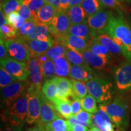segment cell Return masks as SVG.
<instances>
[{
	"mask_svg": "<svg viewBox=\"0 0 131 131\" xmlns=\"http://www.w3.org/2000/svg\"><path fill=\"white\" fill-rule=\"evenodd\" d=\"M104 33L111 36L119 46L126 58L131 59V27L123 16L112 14Z\"/></svg>",
	"mask_w": 131,
	"mask_h": 131,
	"instance_id": "cell-1",
	"label": "cell"
},
{
	"mask_svg": "<svg viewBox=\"0 0 131 131\" xmlns=\"http://www.w3.org/2000/svg\"><path fill=\"white\" fill-rule=\"evenodd\" d=\"M99 108L107 113L119 130L126 131L129 126V111L123 98L117 96L112 102L100 104Z\"/></svg>",
	"mask_w": 131,
	"mask_h": 131,
	"instance_id": "cell-2",
	"label": "cell"
},
{
	"mask_svg": "<svg viewBox=\"0 0 131 131\" xmlns=\"http://www.w3.org/2000/svg\"><path fill=\"white\" fill-rule=\"evenodd\" d=\"M88 92L95 98L98 103H106L112 99L114 89L112 84L107 80L95 77L86 81Z\"/></svg>",
	"mask_w": 131,
	"mask_h": 131,
	"instance_id": "cell-3",
	"label": "cell"
},
{
	"mask_svg": "<svg viewBox=\"0 0 131 131\" xmlns=\"http://www.w3.org/2000/svg\"><path fill=\"white\" fill-rule=\"evenodd\" d=\"M28 112V96L27 90L24 92L20 97L13 103L12 106L7 109L6 118L11 124L23 123L26 119Z\"/></svg>",
	"mask_w": 131,
	"mask_h": 131,
	"instance_id": "cell-4",
	"label": "cell"
},
{
	"mask_svg": "<svg viewBox=\"0 0 131 131\" xmlns=\"http://www.w3.org/2000/svg\"><path fill=\"white\" fill-rule=\"evenodd\" d=\"M4 40L9 57L18 61L28 63L31 58L30 53L24 40L17 37Z\"/></svg>",
	"mask_w": 131,
	"mask_h": 131,
	"instance_id": "cell-5",
	"label": "cell"
},
{
	"mask_svg": "<svg viewBox=\"0 0 131 131\" xmlns=\"http://www.w3.org/2000/svg\"><path fill=\"white\" fill-rule=\"evenodd\" d=\"M41 90L31 84L27 89L28 96V112L26 121L27 123L32 124L37 122L40 116V94Z\"/></svg>",
	"mask_w": 131,
	"mask_h": 131,
	"instance_id": "cell-6",
	"label": "cell"
},
{
	"mask_svg": "<svg viewBox=\"0 0 131 131\" xmlns=\"http://www.w3.org/2000/svg\"><path fill=\"white\" fill-rule=\"evenodd\" d=\"M1 66L20 81H26L30 75L28 63L8 57L1 60Z\"/></svg>",
	"mask_w": 131,
	"mask_h": 131,
	"instance_id": "cell-7",
	"label": "cell"
},
{
	"mask_svg": "<svg viewBox=\"0 0 131 131\" xmlns=\"http://www.w3.org/2000/svg\"><path fill=\"white\" fill-rule=\"evenodd\" d=\"M46 25L54 37H63L69 34V30L72 24L66 11L58 10L56 15Z\"/></svg>",
	"mask_w": 131,
	"mask_h": 131,
	"instance_id": "cell-8",
	"label": "cell"
},
{
	"mask_svg": "<svg viewBox=\"0 0 131 131\" xmlns=\"http://www.w3.org/2000/svg\"><path fill=\"white\" fill-rule=\"evenodd\" d=\"M117 88L120 91L131 90V59H127L115 71Z\"/></svg>",
	"mask_w": 131,
	"mask_h": 131,
	"instance_id": "cell-9",
	"label": "cell"
},
{
	"mask_svg": "<svg viewBox=\"0 0 131 131\" xmlns=\"http://www.w3.org/2000/svg\"><path fill=\"white\" fill-rule=\"evenodd\" d=\"M40 116L37 123H40L44 126L45 124L60 118L61 115L57 110L55 104L49 101L42 92L40 94Z\"/></svg>",
	"mask_w": 131,
	"mask_h": 131,
	"instance_id": "cell-10",
	"label": "cell"
},
{
	"mask_svg": "<svg viewBox=\"0 0 131 131\" xmlns=\"http://www.w3.org/2000/svg\"><path fill=\"white\" fill-rule=\"evenodd\" d=\"M24 81H18L11 83L1 90L3 101L7 106H10L14 101L22 95L26 90Z\"/></svg>",
	"mask_w": 131,
	"mask_h": 131,
	"instance_id": "cell-11",
	"label": "cell"
},
{
	"mask_svg": "<svg viewBox=\"0 0 131 131\" xmlns=\"http://www.w3.org/2000/svg\"><path fill=\"white\" fill-rule=\"evenodd\" d=\"M112 14L110 11L103 9L94 15L88 17L87 23L92 30L97 33H104Z\"/></svg>",
	"mask_w": 131,
	"mask_h": 131,
	"instance_id": "cell-12",
	"label": "cell"
},
{
	"mask_svg": "<svg viewBox=\"0 0 131 131\" xmlns=\"http://www.w3.org/2000/svg\"><path fill=\"white\" fill-rule=\"evenodd\" d=\"M30 51L31 58H36L45 53L47 50L53 45L55 37L46 40H29L24 41Z\"/></svg>",
	"mask_w": 131,
	"mask_h": 131,
	"instance_id": "cell-13",
	"label": "cell"
},
{
	"mask_svg": "<svg viewBox=\"0 0 131 131\" xmlns=\"http://www.w3.org/2000/svg\"><path fill=\"white\" fill-rule=\"evenodd\" d=\"M92 124L101 131H115L114 123L105 111L99 109L92 116Z\"/></svg>",
	"mask_w": 131,
	"mask_h": 131,
	"instance_id": "cell-14",
	"label": "cell"
},
{
	"mask_svg": "<svg viewBox=\"0 0 131 131\" xmlns=\"http://www.w3.org/2000/svg\"><path fill=\"white\" fill-rule=\"evenodd\" d=\"M27 63L32 82V84L36 87L37 89L41 91L42 80L44 78L42 64L40 63L38 58H30Z\"/></svg>",
	"mask_w": 131,
	"mask_h": 131,
	"instance_id": "cell-15",
	"label": "cell"
},
{
	"mask_svg": "<svg viewBox=\"0 0 131 131\" xmlns=\"http://www.w3.org/2000/svg\"><path fill=\"white\" fill-rule=\"evenodd\" d=\"M69 76L75 80L86 82L96 75L94 72L89 66H84L81 65H75L70 64V72Z\"/></svg>",
	"mask_w": 131,
	"mask_h": 131,
	"instance_id": "cell-16",
	"label": "cell"
},
{
	"mask_svg": "<svg viewBox=\"0 0 131 131\" xmlns=\"http://www.w3.org/2000/svg\"><path fill=\"white\" fill-rule=\"evenodd\" d=\"M56 80L58 92L57 96L63 100H69L73 96V85L72 80L64 77H55Z\"/></svg>",
	"mask_w": 131,
	"mask_h": 131,
	"instance_id": "cell-17",
	"label": "cell"
},
{
	"mask_svg": "<svg viewBox=\"0 0 131 131\" xmlns=\"http://www.w3.org/2000/svg\"><path fill=\"white\" fill-rule=\"evenodd\" d=\"M59 38L68 48L76 50L80 53L88 48L89 41L81 37L68 34L65 37Z\"/></svg>",
	"mask_w": 131,
	"mask_h": 131,
	"instance_id": "cell-18",
	"label": "cell"
},
{
	"mask_svg": "<svg viewBox=\"0 0 131 131\" xmlns=\"http://www.w3.org/2000/svg\"><path fill=\"white\" fill-rule=\"evenodd\" d=\"M84 60L89 66L97 70L104 69L107 64L109 58L96 55L88 49L81 52Z\"/></svg>",
	"mask_w": 131,
	"mask_h": 131,
	"instance_id": "cell-19",
	"label": "cell"
},
{
	"mask_svg": "<svg viewBox=\"0 0 131 131\" xmlns=\"http://www.w3.org/2000/svg\"><path fill=\"white\" fill-rule=\"evenodd\" d=\"M96 34L97 32L92 30L87 22L81 24H72L69 30V34L81 37L88 41L91 40Z\"/></svg>",
	"mask_w": 131,
	"mask_h": 131,
	"instance_id": "cell-20",
	"label": "cell"
},
{
	"mask_svg": "<svg viewBox=\"0 0 131 131\" xmlns=\"http://www.w3.org/2000/svg\"><path fill=\"white\" fill-rule=\"evenodd\" d=\"M52 37H54V36L50 32L48 26L44 23L38 22L36 23L34 30L31 34L20 39L24 41L34 40V39L46 40Z\"/></svg>",
	"mask_w": 131,
	"mask_h": 131,
	"instance_id": "cell-21",
	"label": "cell"
},
{
	"mask_svg": "<svg viewBox=\"0 0 131 131\" xmlns=\"http://www.w3.org/2000/svg\"><path fill=\"white\" fill-rule=\"evenodd\" d=\"M94 40L101 43L105 46L109 52L113 54L122 53V50L119 45H118L112 38L106 33H97L93 37Z\"/></svg>",
	"mask_w": 131,
	"mask_h": 131,
	"instance_id": "cell-22",
	"label": "cell"
},
{
	"mask_svg": "<svg viewBox=\"0 0 131 131\" xmlns=\"http://www.w3.org/2000/svg\"><path fill=\"white\" fill-rule=\"evenodd\" d=\"M58 11V9L55 6L48 3H45V4L36 14L37 23L40 22L47 24L56 15Z\"/></svg>",
	"mask_w": 131,
	"mask_h": 131,
	"instance_id": "cell-23",
	"label": "cell"
},
{
	"mask_svg": "<svg viewBox=\"0 0 131 131\" xmlns=\"http://www.w3.org/2000/svg\"><path fill=\"white\" fill-rule=\"evenodd\" d=\"M66 12L72 24H81L87 22L88 16L81 5L70 6Z\"/></svg>",
	"mask_w": 131,
	"mask_h": 131,
	"instance_id": "cell-24",
	"label": "cell"
},
{
	"mask_svg": "<svg viewBox=\"0 0 131 131\" xmlns=\"http://www.w3.org/2000/svg\"><path fill=\"white\" fill-rule=\"evenodd\" d=\"M68 47L66 46L64 44L59 37H55V41L53 45L49 48L46 54L49 58L52 60L65 56Z\"/></svg>",
	"mask_w": 131,
	"mask_h": 131,
	"instance_id": "cell-25",
	"label": "cell"
},
{
	"mask_svg": "<svg viewBox=\"0 0 131 131\" xmlns=\"http://www.w3.org/2000/svg\"><path fill=\"white\" fill-rule=\"evenodd\" d=\"M41 90L42 94L49 101L53 103L56 101L58 88L55 77L46 80L44 84H42Z\"/></svg>",
	"mask_w": 131,
	"mask_h": 131,
	"instance_id": "cell-26",
	"label": "cell"
},
{
	"mask_svg": "<svg viewBox=\"0 0 131 131\" xmlns=\"http://www.w3.org/2000/svg\"><path fill=\"white\" fill-rule=\"evenodd\" d=\"M55 66V74L58 77H66L69 75L70 63L65 56L53 60Z\"/></svg>",
	"mask_w": 131,
	"mask_h": 131,
	"instance_id": "cell-27",
	"label": "cell"
},
{
	"mask_svg": "<svg viewBox=\"0 0 131 131\" xmlns=\"http://www.w3.org/2000/svg\"><path fill=\"white\" fill-rule=\"evenodd\" d=\"M81 6L88 17L94 15L106 7L100 0H83Z\"/></svg>",
	"mask_w": 131,
	"mask_h": 131,
	"instance_id": "cell-28",
	"label": "cell"
},
{
	"mask_svg": "<svg viewBox=\"0 0 131 131\" xmlns=\"http://www.w3.org/2000/svg\"><path fill=\"white\" fill-rule=\"evenodd\" d=\"M71 101L70 100H63L57 98L54 103L57 110L61 117L64 118H69L73 115L71 108Z\"/></svg>",
	"mask_w": 131,
	"mask_h": 131,
	"instance_id": "cell-29",
	"label": "cell"
},
{
	"mask_svg": "<svg viewBox=\"0 0 131 131\" xmlns=\"http://www.w3.org/2000/svg\"><path fill=\"white\" fill-rule=\"evenodd\" d=\"M45 131H71L67 121L58 118L44 126Z\"/></svg>",
	"mask_w": 131,
	"mask_h": 131,
	"instance_id": "cell-30",
	"label": "cell"
},
{
	"mask_svg": "<svg viewBox=\"0 0 131 131\" xmlns=\"http://www.w3.org/2000/svg\"><path fill=\"white\" fill-rule=\"evenodd\" d=\"M73 85V96L72 99H81L87 95L88 92L86 84L84 81L72 79L71 80Z\"/></svg>",
	"mask_w": 131,
	"mask_h": 131,
	"instance_id": "cell-31",
	"label": "cell"
},
{
	"mask_svg": "<svg viewBox=\"0 0 131 131\" xmlns=\"http://www.w3.org/2000/svg\"><path fill=\"white\" fill-rule=\"evenodd\" d=\"M65 57L70 64L75 65H81L84 66H89L84 60L80 52L68 48L65 53Z\"/></svg>",
	"mask_w": 131,
	"mask_h": 131,
	"instance_id": "cell-32",
	"label": "cell"
},
{
	"mask_svg": "<svg viewBox=\"0 0 131 131\" xmlns=\"http://www.w3.org/2000/svg\"><path fill=\"white\" fill-rule=\"evenodd\" d=\"M88 49L96 55L101 57H107L109 58H110L111 57V53L107 48L103 45H101V43L94 40V39H92L91 40L89 41Z\"/></svg>",
	"mask_w": 131,
	"mask_h": 131,
	"instance_id": "cell-33",
	"label": "cell"
},
{
	"mask_svg": "<svg viewBox=\"0 0 131 131\" xmlns=\"http://www.w3.org/2000/svg\"><path fill=\"white\" fill-rule=\"evenodd\" d=\"M23 3V0H3V2L1 1V8L7 15L14 11L18 12Z\"/></svg>",
	"mask_w": 131,
	"mask_h": 131,
	"instance_id": "cell-34",
	"label": "cell"
},
{
	"mask_svg": "<svg viewBox=\"0 0 131 131\" xmlns=\"http://www.w3.org/2000/svg\"><path fill=\"white\" fill-rule=\"evenodd\" d=\"M81 103L82 109L87 112L91 114H95L97 111L96 100L91 94L88 95L85 97L81 98Z\"/></svg>",
	"mask_w": 131,
	"mask_h": 131,
	"instance_id": "cell-35",
	"label": "cell"
},
{
	"mask_svg": "<svg viewBox=\"0 0 131 131\" xmlns=\"http://www.w3.org/2000/svg\"><path fill=\"white\" fill-rule=\"evenodd\" d=\"M35 24L36 22L34 19H29L26 21L18 29H17L16 37L22 38L29 35L34 30Z\"/></svg>",
	"mask_w": 131,
	"mask_h": 131,
	"instance_id": "cell-36",
	"label": "cell"
},
{
	"mask_svg": "<svg viewBox=\"0 0 131 131\" xmlns=\"http://www.w3.org/2000/svg\"><path fill=\"white\" fill-rule=\"evenodd\" d=\"M6 16L8 23L14 26L16 30L18 29L26 21V19L19 15L18 11H14Z\"/></svg>",
	"mask_w": 131,
	"mask_h": 131,
	"instance_id": "cell-37",
	"label": "cell"
},
{
	"mask_svg": "<svg viewBox=\"0 0 131 131\" xmlns=\"http://www.w3.org/2000/svg\"><path fill=\"white\" fill-rule=\"evenodd\" d=\"M0 32L1 38H3V40H7L16 38L17 30L14 26L7 23L3 26H0Z\"/></svg>",
	"mask_w": 131,
	"mask_h": 131,
	"instance_id": "cell-38",
	"label": "cell"
},
{
	"mask_svg": "<svg viewBox=\"0 0 131 131\" xmlns=\"http://www.w3.org/2000/svg\"><path fill=\"white\" fill-rule=\"evenodd\" d=\"M23 1L24 4L27 5L32 11L33 18L36 23H37L36 14L45 4V1L44 0H23Z\"/></svg>",
	"mask_w": 131,
	"mask_h": 131,
	"instance_id": "cell-39",
	"label": "cell"
},
{
	"mask_svg": "<svg viewBox=\"0 0 131 131\" xmlns=\"http://www.w3.org/2000/svg\"><path fill=\"white\" fill-rule=\"evenodd\" d=\"M75 115L79 123L88 127H91V128L93 127L92 124V119L93 116L92 114L81 109L78 114Z\"/></svg>",
	"mask_w": 131,
	"mask_h": 131,
	"instance_id": "cell-40",
	"label": "cell"
},
{
	"mask_svg": "<svg viewBox=\"0 0 131 131\" xmlns=\"http://www.w3.org/2000/svg\"><path fill=\"white\" fill-rule=\"evenodd\" d=\"M18 81L17 78L15 77L5 70V69L1 66L0 69V86L1 89L5 88L11 83Z\"/></svg>",
	"mask_w": 131,
	"mask_h": 131,
	"instance_id": "cell-41",
	"label": "cell"
},
{
	"mask_svg": "<svg viewBox=\"0 0 131 131\" xmlns=\"http://www.w3.org/2000/svg\"><path fill=\"white\" fill-rule=\"evenodd\" d=\"M42 72H43L44 79L45 80L55 77H54V75L55 74V66L53 60L48 58L42 64Z\"/></svg>",
	"mask_w": 131,
	"mask_h": 131,
	"instance_id": "cell-42",
	"label": "cell"
},
{
	"mask_svg": "<svg viewBox=\"0 0 131 131\" xmlns=\"http://www.w3.org/2000/svg\"><path fill=\"white\" fill-rule=\"evenodd\" d=\"M19 15L26 21L29 19H34L32 11L30 10L27 5L23 3L18 11Z\"/></svg>",
	"mask_w": 131,
	"mask_h": 131,
	"instance_id": "cell-43",
	"label": "cell"
},
{
	"mask_svg": "<svg viewBox=\"0 0 131 131\" xmlns=\"http://www.w3.org/2000/svg\"><path fill=\"white\" fill-rule=\"evenodd\" d=\"M105 7L117 10L123 9L118 0H100Z\"/></svg>",
	"mask_w": 131,
	"mask_h": 131,
	"instance_id": "cell-44",
	"label": "cell"
},
{
	"mask_svg": "<svg viewBox=\"0 0 131 131\" xmlns=\"http://www.w3.org/2000/svg\"><path fill=\"white\" fill-rule=\"evenodd\" d=\"M72 112L73 115H76L81 110V99H75L71 101Z\"/></svg>",
	"mask_w": 131,
	"mask_h": 131,
	"instance_id": "cell-45",
	"label": "cell"
},
{
	"mask_svg": "<svg viewBox=\"0 0 131 131\" xmlns=\"http://www.w3.org/2000/svg\"><path fill=\"white\" fill-rule=\"evenodd\" d=\"M8 57H9V55L8 54L6 47L5 46L4 40L3 38H1V41H0V60H4Z\"/></svg>",
	"mask_w": 131,
	"mask_h": 131,
	"instance_id": "cell-46",
	"label": "cell"
},
{
	"mask_svg": "<svg viewBox=\"0 0 131 131\" xmlns=\"http://www.w3.org/2000/svg\"><path fill=\"white\" fill-rule=\"evenodd\" d=\"M23 124H12L10 127H6L1 131H23Z\"/></svg>",
	"mask_w": 131,
	"mask_h": 131,
	"instance_id": "cell-47",
	"label": "cell"
},
{
	"mask_svg": "<svg viewBox=\"0 0 131 131\" xmlns=\"http://www.w3.org/2000/svg\"><path fill=\"white\" fill-rule=\"evenodd\" d=\"M69 7V0H60V4L59 6L58 10L66 11Z\"/></svg>",
	"mask_w": 131,
	"mask_h": 131,
	"instance_id": "cell-48",
	"label": "cell"
},
{
	"mask_svg": "<svg viewBox=\"0 0 131 131\" xmlns=\"http://www.w3.org/2000/svg\"><path fill=\"white\" fill-rule=\"evenodd\" d=\"M88 127L80 123L75 124L71 127V131H88Z\"/></svg>",
	"mask_w": 131,
	"mask_h": 131,
	"instance_id": "cell-49",
	"label": "cell"
},
{
	"mask_svg": "<svg viewBox=\"0 0 131 131\" xmlns=\"http://www.w3.org/2000/svg\"><path fill=\"white\" fill-rule=\"evenodd\" d=\"M8 23L6 19V16L3 12V9L1 8V10H0V26H3L4 24Z\"/></svg>",
	"mask_w": 131,
	"mask_h": 131,
	"instance_id": "cell-50",
	"label": "cell"
},
{
	"mask_svg": "<svg viewBox=\"0 0 131 131\" xmlns=\"http://www.w3.org/2000/svg\"><path fill=\"white\" fill-rule=\"evenodd\" d=\"M67 122H68L69 126L70 128H71L72 126H73L75 124L79 123V122H78V120L77 119L76 117H75V115H73L71 117L69 118H68V120H67Z\"/></svg>",
	"mask_w": 131,
	"mask_h": 131,
	"instance_id": "cell-51",
	"label": "cell"
},
{
	"mask_svg": "<svg viewBox=\"0 0 131 131\" xmlns=\"http://www.w3.org/2000/svg\"><path fill=\"white\" fill-rule=\"evenodd\" d=\"M27 131H45V130L42 124L40 123H37V124L35 126L28 129Z\"/></svg>",
	"mask_w": 131,
	"mask_h": 131,
	"instance_id": "cell-52",
	"label": "cell"
},
{
	"mask_svg": "<svg viewBox=\"0 0 131 131\" xmlns=\"http://www.w3.org/2000/svg\"><path fill=\"white\" fill-rule=\"evenodd\" d=\"M44 1H45L46 3L51 4L58 9L60 4V0H44Z\"/></svg>",
	"mask_w": 131,
	"mask_h": 131,
	"instance_id": "cell-53",
	"label": "cell"
},
{
	"mask_svg": "<svg viewBox=\"0 0 131 131\" xmlns=\"http://www.w3.org/2000/svg\"><path fill=\"white\" fill-rule=\"evenodd\" d=\"M83 0H69V6H78V5H81V3L83 2Z\"/></svg>",
	"mask_w": 131,
	"mask_h": 131,
	"instance_id": "cell-54",
	"label": "cell"
},
{
	"mask_svg": "<svg viewBox=\"0 0 131 131\" xmlns=\"http://www.w3.org/2000/svg\"><path fill=\"white\" fill-rule=\"evenodd\" d=\"M88 131H101V130H100V129L96 128V127H92L90 130H88Z\"/></svg>",
	"mask_w": 131,
	"mask_h": 131,
	"instance_id": "cell-55",
	"label": "cell"
},
{
	"mask_svg": "<svg viewBox=\"0 0 131 131\" xmlns=\"http://www.w3.org/2000/svg\"><path fill=\"white\" fill-rule=\"evenodd\" d=\"M119 2H126V3H130L131 0H118Z\"/></svg>",
	"mask_w": 131,
	"mask_h": 131,
	"instance_id": "cell-56",
	"label": "cell"
}]
</instances>
